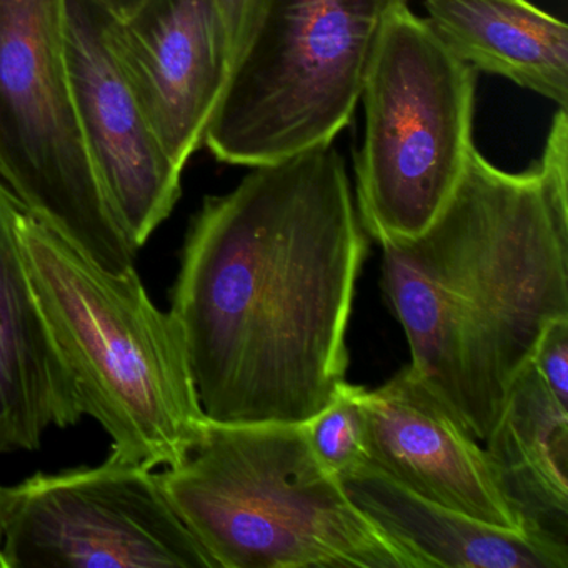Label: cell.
Segmentation results:
<instances>
[{"label":"cell","instance_id":"6da1fadb","mask_svg":"<svg viewBox=\"0 0 568 568\" xmlns=\"http://www.w3.org/2000/svg\"><path fill=\"white\" fill-rule=\"evenodd\" d=\"M251 169L192 221L169 312L207 420L305 424L347 381L368 234L334 144Z\"/></svg>","mask_w":568,"mask_h":568},{"label":"cell","instance_id":"7a4b0ae2","mask_svg":"<svg viewBox=\"0 0 568 568\" xmlns=\"http://www.w3.org/2000/svg\"><path fill=\"white\" fill-rule=\"evenodd\" d=\"M381 245L412 367L484 444L541 332L568 318L567 108L530 168L501 171L474 148L432 224Z\"/></svg>","mask_w":568,"mask_h":568},{"label":"cell","instance_id":"3957f363","mask_svg":"<svg viewBox=\"0 0 568 568\" xmlns=\"http://www.w3.org/2000/svg\"><path fill=\"white\" fill-rule=\"evenodd\" d=\"M19 235L84 414L111 437L109 457L154 470L178 465L209 420L171 312L151 301L135 267L108 271L24 211Z\"/></svg>","mask_w":568,"mask_h":568},{"label":"cell","instance_id":"277c9868","mask_svg":"<svg viewBox=\"0 0 568 568\" xmlns=\"http://www.w3.org/2000/svg\"><path fill=\"white\" fill-rule=\"evenodd\" d=\"M161 477L217 568H424L348 498L304 424L209 420Z\"/></svg>","mask_w":568,"mask_h":568},{"label":"cell","instance_id":"5b68a950","mask_svg":"<svg viewBox=\"0 0 568 568\" xmlns=\"http://www.w3.org/2000/svg\"><path fill=\"white\" fill-rule=\"evenodd\" d=\"M475 75L405 0H392L372 51L355 158L358 217L378 244L420 234L474 151Z\"/></svg>","mask_w":568,"mask_h":568},{"label":"cell","instance_id":"8992f818","mask_svg":"<svg viewBox=\"0 0 568 568\" xmlns=\"http://www.w3.org/2000/svg\"><path fill=\"white\" fill-rule=\"evenodd\" d=\"M392 0H264L204 145L257 168L334 144L361 102Z\"/></svg>","mask_w":568,"mask_h":568},{"label":"cell","instance_id":"52a82bcc","mask_svg":"<svg viewBox=\"0 0 568 568\" xmlns=\"http://www.w3.org/2000/svg\"><path fill=\"white\" fill-rule=\"evenodd\" d=\"M0 187L112 272L138 248L109 211L85 149L65 58V0H0Z\"/></svg>","mask_w":568,"mask_h":568},{"label":"cell","instance_id":"ba28073f","mask_svg":"<svg viewBox=\"0 0 568 568\" xmlns=\"http://www.w3.org/2000/svg\"><path fill=\"white\" fill-rule=\"evenodd\" d=\"M0 568H217L161 474L132 462L16 485Z\"/></svg>","mask_w":568,"mask_h":568},{"label":"cell","instance_id":"9c48e42d","mask_svg":"<svg viewBox=\"0 0 568 568\" xmlns=\"http://www.w3.org/2000/svg\"><path fill=\"white\" fill-rule=\"evenodd\" d=\"M99 0H65V58L85 149L112 217L135 248L181 197L182 169L159 141Z\"/></svg>","mask_w":568,"mask_h":568},{"label":"cell","instance_id":"30bf717a","mask_svg":"<svg viewBox=\"0 0 568 568\" xmlns=\"http://www.w3.org/2000/svg\"><path fill=\"white\" fill-rule=\"evenodd\" d=\"M362 408L367 467L427 500L524 531L480 442L410 364L381 387L364 388Z\"/></svg>","mask_w":568,"mask_h":568},{"label":"cell","instance_id":"8fae6325","mask_svg":"<svg viewBox=\"0 0 568 568\" xmlns=\"http://www.w3.org/2000/svg\"><path fill=\"white\" fill-rule=\"evenodd\" d=\"M115 41L159 141L184 171L231 74L215 0H145L118 19Z\"/></svg>","mask_w":568,"mask_h":568},{"label":"cell","instance_id":"7c38bea8","mask_svg":"<svg viewBox=\"0 0 568 568\" xmlns=\"http://www.w3.org/2000/svg\"><path fill=\"white\" fill-rule=\"evenodd\" d=\"M21 214L0 187V454L38 450L51 428L85 417L29 277Z\"/></svg>","mask_w":568,"mask_h":568},{"label":"cell","instance_id":"4fadbf2b","mask_svg":"<svg viewBox=\"0 0 568 568\" xmlns=\"http://www.w3.org/2000/svg\"><path fill=\"white\" fill-rule=\"evenodd\" d=\"M484 450L521 530L568 554V405L530 361L514 378Z\"/></svg>","mask_w":568,"mask_h":568},{"label":"cell","instance_id":"5bb4252c","mask_svg":"<svg viewBox=\"0 0 568 568\" xmlns=\"http://www.w3.org/2000/svg\"><path fill=\"white\" fill-rule=\"evenodd\" d=\"M338 478L348 498L424 568H568L565 551L427 500L367 465Z\"/></svg>","mask_w":568,"mask_h":568},{"label":"cell","instance_id":"9a60e30c","mask_svg":"<svg viewBox=\"0 0 568 568\" xmlns=\"http://www.w3.org/2000/svg\"><path fill=\"white\" fill-rule=\"evenodd\" d=\"M425 21L475 72L498 75L558 108L568 99V28L528 0H424Z\"/></svg>","mask_w":568,"mask_h":568},{"label":"cell","instance_id":"2e32d148","mask_svg":"<svg viewBox=\"0 0 568 568\" xmlns=\"http://www.w3.org/2000/svg\"><path fill=\"white\" fill-rule=\"evenodd\" d=\"M364 388L342 382L324 410L304 424L318 460L337 477L364 467L367 460L362 408Z\"/></svg>","mask_w":568,"mask_h":568},{"label":"cell","instance_id":"e0dca14e","mask_svg":"<svg viewBox=\"0 0 568 568\" xmlns=\"http://www.w3.org/2000/svg\"><path fill=\"white\" fill-rule=\"evenodd\" d=\"M530 362L555 398L568 405V318H558L545 327Z\"/></svg>","mask_w":568,"mask_h":568},{"label":"cell","instance_id":"ac0fdd59","mask_svg":"<svg viewBox=\"0 0 568 568\" xmlns=\"http://www.w3.org/2000/svg\"><path fill=\"white\" fill-rule=\"evenodd\" d=\"M215 4L227 34L232 69L257 24L264 0H215Z\"/></svg>","mask_w":568,"mask_h":568},{"label":"cell","instance_id":"d6986e66","mask_svg":"<svg viewBox=\"0 0 568 568\" xmlns=\"http://www.w3.org/2000/svg\"><path fill=\"white\" fill-rule=\"evenodd\" d=\"M14 497L16 487L0 485V541H2V535H4L6 524H8L9 514H11Z\"/></svg>","mask_w":568,"mask_h":568},{"label":"cell","instance_id":"ffe728a7","mask_svg":"<svg viewBox=\"0 0 568 568\" xmlns=\"http://www.w3.org/2000/svg\"><path fill=\"white\" fill-rule=\"evenodd\" d=\"M105 8L111 9L118 18H125L132 14L139 6L144 4L145 0H99Z\"/></svg>","mask_w":568,"mask_h":568}]
</instances>
